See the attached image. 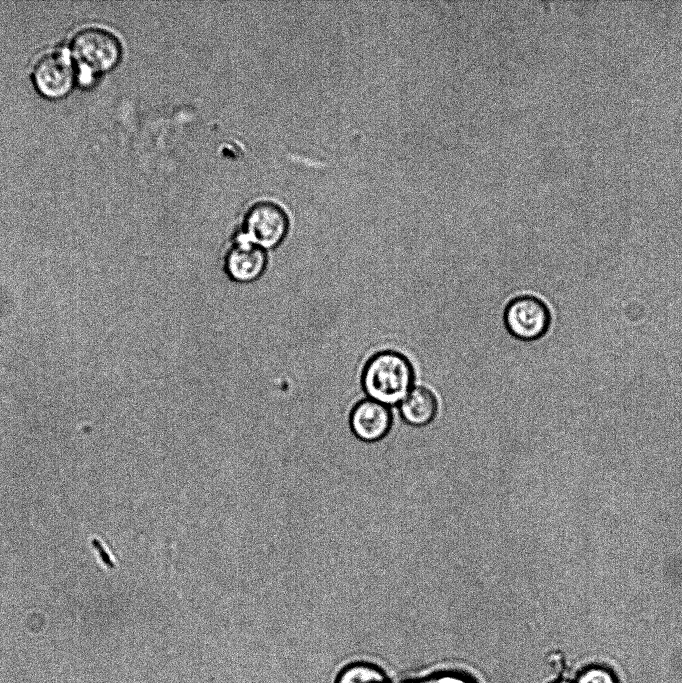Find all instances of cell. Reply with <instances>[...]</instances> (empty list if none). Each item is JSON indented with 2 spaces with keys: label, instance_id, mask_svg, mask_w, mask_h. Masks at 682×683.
<instances>
[{
  "label": "cell",
  "instance_id": "277c9868",
  "mask_svg": "<svg viewBox=\"0 0 682 683\" xmlns=\"http://www.w3.org/2000/svg\"><path fill=\"white\" fill-rule=\"evenodd\" d=\"M504 323L508 332L515 338L534 341L548 332L551 313L540 298L521 295L512 299L506 306Z\"/></svg>",
  "mask_w": 682,
  "mask_h": 683
},
{
  "label": "cell",
  "instance_id": "7c38bea8",
  "mask_svg": "<svg viewBox=\"0 0 682 683\" xmlns=\"http://www.w3.org/2000/svg\"><path fill=\"white\" fill-rule=\"evenodd\" d=\"M552 683H575V682L570 681V680H568V679H560V680H556V681H554V682H552Z\"/></svg>",
  "mask_w": 682,
  "mask_h": 683
},
{
  "label": "cell",
  "instance_id": "8992f818",
  "mask_svg": "<svg viewBox=\"0 0 682 683\" xmlns=\"http://www.w3.org/2000/svg\"><path fill=\"white\" fill-rule=\"evenodd\" d=\"M32 77L42 94L58 97L72 87L78 78V69L67 49L53 48L37 57Z\"/></svg>",
  "mask_w": 682,
  "mask_h": 683
},
{
  "label": "cell",
  "instance_id": "ba28073f",
  "mask_svg": "<svg viewBox=\"0 0 682 683\" xmlns=\"http://www.w3.org/2000/svg\"><path fill=\"white\" fill-rule=\"evenodd\" d=\"M399 413L403 422L410 427L425 428L437 416V398L428 388L415 386L399 404Z\"/></svg>",
  "mask_w": 682,
  "mask_h": 683
},
{
  "label": "cell",
  "instance_id": "7a4b0ae2",
  "mask_svg": "<svg viewBox=\"0 0 682 683\" xmlns=\"http://www.w3.org/2000/svg\"><path fill=\"white\" fill-rule=\"evenodd\" d=\"M69 53L78 69L80 80L114 66L122 52L118 36L109 28L91 24L78 28L71 36Z\"/></svg>",
  "mask_w": 682,
  "mask_h": 683
},
{
  "label": "cell",
  "instance_id": "9c48e42d",
  "mask_svg": "<svg viewBox=\"0 0 682 683\" xmlns=\"http://www.w3.org/2000/svg\"><path fill=\"white\" fill-rule=\"evenodd\" d=\"M336 683H392L386 672L378 665L358 661L345 666L337 676Z\"/></svg>",
  "mask_w": 682,
  "mask_h": 683
},
{
  "label": "cell",
  "instance_id": "8fae6325",
  "mask_svg": "<svg viewBox=\"0 0 682 683\" xmlns=\"http://www.w3.org/2000/svg\"><path fill=\"white\" fill-rule=\"evenodd\" d=\"M575 683H617L614 673L607 667L594 665L584 668Z\"/></svg>",
  "mask_w": 682,
  "mask_h": 683
},
{
  "label": "cell",
  "instance_id": "30bf717a",
  "mask_svg": "<svg viewBox=\"0 0 682 683\" xmlns=\"http://www.w3.org/2000/svg\"><path fill=\"white\" fill-rule=\"evenodd\" d=\"M402 683H478V681L464 671L451 669L433 672Z\"/></svg>",
  "mask_w": 682,
  "mask_h": 683
},
{
  "label": "cell",
  "instance_id": "52a82bcc",
  "mask_svg": "<svg viewBox=\"0 0 682 683\" xmlns=\"http://www.w3.org/2000/svg\"><path fill=\"white\" fill-rule=\"evenodd\" d=\"M393 424L390 407L370 398L358 401L348 417L350 432L363 443L383 440L390 433Z\"/></svg>",
  "mask_w": 682,
  "mask_h": 683
},
{
  "label": "cell",
  "instance_id": "6da1fadb",
  "mask_svg": "<svg viewBox=\"0 0 682 683\" xmlns=\"http://www.w3.org/2000/svg\"><path fill=\"white\" fill-rule=\"evenodd\" d=\"M361 383L366 395L387 406L400 404L413 388L414 370L396 351H381L365 364Z\"/></svg>",
  "mask_w": 682,
  "mask_h": 683
},
{
  "label": "cell",
  "instance_id": "3957f363",
  "mask_svg": "<svg viewBox=\"0 0 682 683\" xmlns=\"http://www.w3.org/2000/svg\"><path fill=\"white\" fill-rule=\"evenodd\" d=\"M290 224V217L282 206L262 200L248 208L233 235L270 252L285 242Z\"/></svg>",
  "mask_w": 682,
  "mask_h": 683
},
{
  "label": "cell",
  "instance_id": "5b68a950",
  "mask_svg": "<svg viewBox=\"0 0 682 683\" xmlns=\"http://www.w3.org/2000/svg\"><path fill=\"white\" fill-rule=\"evenodd\" d=\"M225 276L237 284L260 280L269 267V252L232 235L221 256Z\"/></svg>",
  "mask_w": 682,
  "mask_h": 683
}]
</instances>
